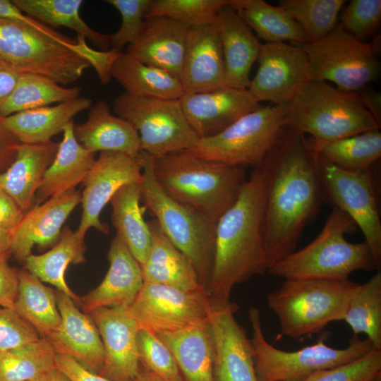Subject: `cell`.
I'll return each instance as SVG.
<instances>
[{
  "label": "cell",
  "instance_id": "6da1fadb",
  "mask_svg": "<svg viewBox=\"0 0 381 381\" xmlns=\"http://www.w3.org/2000/svg\"><path fill=\"white\" fill-rule=\"evenodd\" d=\"M260 169L265 180V244L270 268L296 250L324 200L318 157L305 135L286 125L279 129Z\"/></svg>",
  "mask_w": 381,
  "mask_h": 381
},
{
  "label": "cell",
  "instance_id": "7a4b0ae2",
  "mask_svg": "<svg viewBox=\"0 0 381 381\" xmlns=\"http://www.w3.org/2000/svg\"><path fill=\"white\" fill-rule=\"evenodd\" d=\"M265 217L263 174L261 169H253L236 201L217 223L208 289L213 306L229 305L234 286L268 271Z\"/></svg>",
  "mask_w": 381,
  "mask_h": 381
},
{
  "label": "cell",
  "instance_id": "3957f363",
  "mask_svg": "<svg viewBox=\"0 0 381 381\" xmlns=\"http://www.w3.org/2000/svg\"><path fill=\"white\" fill-rule=\"evenodd\" d=\"M152 171L171 198L217 222L236 201L248 179L244 168L186 150L152 157Z\"/></svg>",
  "mask_w": 381,
  "mask_h": 381
},
{
  "label": "cell",
  "instance_id": "277c9868",
  "mask_svg": "<svg viewBox=\"0 0 381 381\" xmlns=\"http://www.w3.org/2000/svg\"><path fill=\"white\" fill-rule=\"evenodd\" d=\"M358 229L344 211L332 207L319 234L310 243L271 266L268 272L287 279L346 281L357 270H380L365 241L351 243L347 234Z\"/></svg>",
  "mask_w": 381,
  "mask_h": 381
},
{
  "label": "cell",
  "instance_id": "5b68a950",
  "mask_svg": "<svg viewBox=\"0 0 381 381\" xmlns=\"http://www.w3.org/2000/svg\"><path fill=\"white\" fill-rule=\"evenodd\" d=\"M140 202L169 241L190 261L207 291L213 267L217 222L171 198L152 171V157L140 151Z\"/></svg>",
  "mask_w": 381,
  "mask_h": 381
},
{
  "label": "cell",
  "instance_id": "8992f818",
  "mask_svg": "<svg viewBox=\"0 0 381 381\" xmlns=\"http://www.w3.org/2000/svg\"><path fill=\"white\" fill-rule=\"evenodd\" d=\"M285 125L323 141L380 129L381 126L357 92L341 90L316 79L307 82L287 104Z\"/></svg>",
  "mask_w": 381,
  "mask_h": 381
},
{
  "label": "cell",
  "instance_id": "52a82bcc",
  "mask_svg": "<svg viewBox=\"0 0 381 381\" xmlns=\"http://www.w3.org/2000/svg\"><path fill=\"white\" fill-rule=\"evenodd\" d=\"M75 39L47 26L0 18V58L20 73L47 77L61 85L80 78L90 64L73 50Z\"/></svg>",
  "mask_w": 381,
  "mask_h": 381
},
{
  "label": "cell",
  "instance_id": "ba28073f",
  "mask_svg": "<svg viewBox=\"0 0 381 381\" xmlns=\"http://www.w3.org/2000/svg\"><path fill=\"white\" fill-rule=\"evenodd\" d=\"M355 284L349 279H287L267 295V303L278 318L282 334L299 339L343 320Z\"/></svg>",
  "mask_w": 381,
  "mask_h": 381
},
{
  "label": "cell",
  "instance_id": "9c48e42d",
  "mask_svg": "<svg viewBox=\"0 0 381 381\" xmlns=\"http://www.w3.org/2000/svg\"><path fill=\"white\" fill-rule=\"evenodd\" d=\"M248 315L258 381H303L318 371L356 360L375 348L368 338L361 339L354 335L344 349L330 347L320 339L297 351L280 350L265 338L260 310L251 307Z\"/></svg>",
  "mask_w": 381,
  "mask_h": 381
},
{
  "label": "cell",
  "instance_id": "30bf717a",
  "mask_svg": "<svg viewBox=\"0 0 381 381\" xmlns=\"http://www.w3.org/2000/svg\"><path fill=\"white\" fill-rule=\"evenodd\" d=\"M296 44L307 55L313 79L332 82L339 90L358 92L379 75L380 35L361 42L339 23L319 40Z\"/></svg>",
  "mask_w": 381,
  "mask_h": 381
},
{
  "label": "cell",
  "instance_id": "8fae6325",
  "mask_svg": "<svg viewBox=\"0 0 381 381\" xmlns=\"http://www.w3.org/2000/svg\"><path fill=\"white\" fill-rule=\"evenodd\" d=\"M286 109L287 104L262 105L219 133L200 138L186 151L230 166L260 169L279 129L285 125Z\"/></svg>",
  "mask_w": 381,
  "mask_h": 381
},
{
  "label": "cell",
  "instance_id": "7c38bea8",
  "mask_svg": "<svg viewBox=\"0 0 381 381\" xmlns=\"http://www.w3.org/2000/svg\"><path fill=\"white\" fill-rule=\"evenodd\" d=\"M113 110L135 128L141 151L154 158L190 150L200 139L188 123L179 99L124 92L114 99Z\"/></svg>",
  "mask_w": 381,
  "mask_h": 381
},
{
  "label": "cell",
  "instance_id": "4fadbf2b",
  "mask_svg": "<svg viewBox=\"0 0 381 381\" xmlns=\"http://www.w3.org/2000/svg\"><path fill=\"white\" fill-rule=\"evenodd\" d=\"M318 164L324 202L344 211L355 222L375 260L381 265L379 186L374 169L347 171L318 157Z\"/></svg>",
  "mask_w": 381,
  "mask_h": 381
},
{
  "label": "cell",
  "instance_id": "5bb4252c",
  "mask_svg": "<svg viewBox=\"0 0 381 381\" xmlns=\"http://www.w3.org/2000/svg\"><path fill=\"white\" fill-rule=\"evenodd\" d=\"M128 309L140 328L158 334L207 322L214 307L205 289L186 291L144 282Z\"/></svg>",
  "mask_w": 381,
  "mask_h": 381
},
{
  "label": "cell",
  "instance_id": "9a60e30c",
  "mask_svg": "<svg viewBox=\"0 0 381 381\" xmlns=\"http://www.w3.org/2000/svg\"><path fill=\"white\" fill-rule=\"evenodd\" d=\"M258 68L247 88L258 103L288 104L300 89L313 80L305 52L296 44L284 42L261 44Z\"/></svg>",
  "mask_w": 381,
  "mask_h": 381
},
{
  "label": "cell",
  "instance_id": "2e32d148",
  "mask_svg": "<svg viewBox=\"0 0 381 381\" xmlns=\"http://www.w3.org/2000/svg\"><path fill=\"white\" fill-rule=\"evenodd\" d=\"M142 171L138 156L111 151L100 152L83 183L82 214L76 231L85 236L90 229L95 228L108 234L107 224L100 220L103 208L122 186L140 183Z\"/></svg>",
  "mask_w": 381,
  "mask_h": 381
},
{
  "label": "cell",
  "instance_id": "e0dca14e",
  "mask_svg": "<svg viewBox=\"0 0 381 381\" xmlns=\"http://www.w3.org/2000/svg\"><path fill=\"white\" fill-rule=\"evenodd\" d=\"M99 333L104 365L98 373L114 381H132L140 370L137 335L140 327L128 307H102L88 313Z\"/></svg>",
  "mask_w": 381,
  "mask_h": 381
},
{
  "label": "cell",
  "instance_id": "ac0fdd59",
  "mask_svg": "<svg viewBox=\"0 0 381 381\" xmlns=\"http://www.w3.org/2000/svg\"><path fill=\"white\" fill-rule=\"evenodd\" d=\"M213 307L214 381H258L250 339L234 317L238 305Z\"/></svg>",
  "mask_w": 381,
  "mask_h": 381
},
{
  "label": "cell",
  "instance_id": "d6986e66",
  "mask_svg": "<svg viewBox=\"0 0 381 381\" xmlns=\"http://www.w3.org/2000/svg\"><path fill=\"white\" fill-rule=\"evenodd\" d=\"M179 101L188 123L199 138L219 133L262 106L247 89L226 85L208 92L185 93Z\"/></svg>",
  "mask_w": 381,
  "mask_h": 381
},
{
  "label": "cell",
  "instance_id": "ffe728a7",
  "mask_svg": "<svg viewBox=\"0 0 381 381\" xmlns=\"http://www.w3.org/2000/svg\"><path fill=\"white\" fill-rule=\"evenodd\" d=\"M81 193L75 189L51 198L32 206L25 212L11 233V255L19 262L32 254L35 245L41 248L54 246L59 241L64 224L80 203Z\"/></svg>",
  "mask_w": 381,
  "mask_h": 381
},
{
  "label": "cell",
  "instance_id": "44dd1931",
  "mask_svg": "<svg viewBox=\"0 0 381 381\" xmlns=\"http://www.w3.org/2000/svg\"><path fill=\"white\" fill-rule=\"evenodd\" d=\"M56 296L61 322L44 338L56 353L70 356L99 373L104 365V350L96 325L69 296L58 290Z\"/></svg>",
  "mask_w": 381,
  "mask_h": 381
},
{
  "label": "cell",
  "instance_id": "7402d4cb",
  "mask_svg": "<svg viewBox=\"0 0 381 381\" xmlns=\"http://www.w3.org/2000/svg\"><path fill=\"white\" fill-rule=\"evenodd\" d=\"M179 79L185 93L208 92L225 85L222 45L214 23L188 27Z\"/></svg>",
  "mask_w": 381,
  "mask_h": 381
},
{
  "label": "cell",
  "instance_id": "603a6c76",
  "mask_svg": "<svg viewBox=\"0 0 381 381\" xmlns=\"http://www.w3.org/2000/svg\"><path fill=\"white\" fill-rule=\"evenodd\" d=\"M107 259L109 267L104 279L80 298L81 308L87 314L102 307H128L144 282L140 265L116 234Z\"/></svg>",
  "mask_w": 381,
  "mask_h": 381
},
{
  "label": "cell",
  "instance_id": "cb8c5ba5",
  "mask_svg": "<svg viewBox=\"0 0 381 381\" xmlns=\"http://www.w3.org/2000/svg\"><path fill=\"white\" fill-rule=\"evenodd\" d=\"M188 27L167 17L145 18L141 31L126 53L179 78Z\"/></svg>",
  "mask_w": 381,
  "mask_h": 381
},
{
  "label": "cell",
  "instance_id": "d4e9b609",
  "mask_svg": "<svg viewBox=\"0 0 381 381\" xmlns=\"http://www.w3.org/2000/svg\"><path fill=\"white\" fill-rule=\"evenodd\" d=\"M214 24L222 45L225 85L247 89L250 70L261 46L259 39L230 2L218 11Z\"/></svg>",
  "mask_w": 381,
  "mask_h": 381
},
{
  "label": "cell",
  "instance_id": "484cf974",
  "mask_svg": "<svg viewBox=\"0 0 381 381\" xmlns=\"http://www.w3.org/2000/svg\"><path fill=\"white\" fill-rule=\"evenodd\" d=\"M74 135L79 143L94 153L111 151L137 157L141 151L135 128L112 114L109 104L102 99L91 107L84 123L74 125Z\"/></svg>",
  "mask_w": 381,
  "mask_h": 381
},
{
  "label": "cell",
  "instance_id": "4316f807",
  "mask_svg": "<svg viewBox=\"0 0 381 381\" xmlns=\"http://www.w3.org/2000/svg\"><path fill=\"white\" fill-rule=\"evenodd\" d=\"M73 121L63 131L62 140L51 165L46 170L37 190L35 205L75 189L83 183L93 166L95 153L86 150L76 140Z\"/></svg>",
  "mask_w": 381,
  "mask_h": 381
},
{
  "label": "cell",
  "instance_id": "83f0119b",
  "mask_svg": "<svg viewBox=\"0 0 381 381\" xmlns=\"http://www.w3.org/2000/svg\"><path fill=\"white\" fill-rule=\"evenodd\" d=\"M147 224L151 243L141 265L143 281L186 291L205 289L190 261L164 235L157 222L153 219Z\"/></svg>",
  "mask_w": 381,
  "mask_h": 381
},
{
  "label": "cell",
  "instance_id": "f1b7e54d",
  "mask_svg": "<svg viewBox=\"0 0 381 381\" xmlns=\"http://www.w3.org/2000/svg\"><path fill=\"white\" fill-rule=\"evenodd\" d=\"M59 143L51 140L20 144L11 164L0 174V188L25 212L32 207L42 179L56 154Z\"/></svg>",
  "mask_w": 381,
  "mask_h": 381
},
{
  "label": "cell",
  "instance_id": "f546056e",
  "mask_svg": "<svg viewBox=\"0 0 381 381\" xmlns=\"http://www.w3.org/2000/svg\"><path fill=\"white\" fill-rule=\"evenodd\" d=\"M92 107V100L78 97L54 106L20 111L4 117L8 129L21 144L47 143L63 132L78 114Z\"/></svg>",
  "mask_w": 381,
  "mask_h": 381
},
{
  "label": "cell",
  "instance_id": "4dcf8cb0",
  "mask_svg": "<svg viewBox=\"0 0 381 381\" xmlns=\"http://www.w3.org/2000/svg\"><path fill=\"white\" fill-rule=\"evenodd\" d=\"M157 335L171 351L183 381H214V344L210 320Z\"/></svg>",
  "mask_w": 381,
  "mask_h": 381
},
{
  "label": "cell",
  "instance_id": "1f68e13d",
  "mask_svg": "<svg viewBox=\"0 0 381 381\" xmlns=\"http://www.w3.org/2000/svg\"><path fill=\"white\" fill-rule=\"evenodd\" d=\"M85 250V236L66 226L50 250L40 255L31 254L25 260V269L80 303V298L67 284L65 274L70 264L86 261Z\"/></svg>",
  "mask_w": 381,
  "mask_h": 381
},
{
  "label": "cell",
  "instance_id": "d6a6232c",
  "mask_svg": "<svg viewBox=\"0 0 381 381\" xmlns=\"http://www.w3.org/2000/svg\"><path fill=\"white\" fill-rule=\"evenodd\" d=\"M111 76L125 92L143 97L180 99L185 91L180 79L123 53L115 61Z\"/></svg>",
  "mask_w": 381,
  "mask_h": 381
},
{
  "label": "cell",
  "instance_id": "836d02e7",
  "mask_svg": "<svg viewBox=\"0 0 381 381\" xmlns=\"http://www.w3.org/2000/svg\"><path fill=\"white\" fill-rule=\"evenodd\" d=\"M140 202V183L122 186L109 201L112 208L111 223L116 235L141 266L148 254L151 235L147 222L143 218Z\"/></svg>",
  "mask_w": 381,
  "mask_h": 381
},
{
  "label": "cell",
  "instance_id": "e575fe53",
  "mask_svg": "<svg viewBox=\"0 0 381 381\" xmlns=\"http://www.w3.org/2000/svg\"><path fill=\"white\" fill-rule=\"evenodd\" d=\"M311 150L321 159L347 171L374 169L381 157L380 129L363 132L346 138L323 141L307 138Z\"/></svg>",
  "mask_w": 381,
  "mask_h": 381
},
{
  "label": "cell",
  "instance_id": "d590c367",
  "mask_svg": "<svg viewBox=\"0 0 381 381\" xmlns=\"http://www.w3.org/2000/svg\"><path fill=\"white\" fill-rule=\"evenodd\" d=\"M230 5L258 39L266 42H309L301 26L279 6L269 4L263 0H230Z\"/></svg>",
  "mask_w": 381,
  "mask_h": 381
},
{
  "label": "cell",
  "instance_id": "8d00e7d4",
  "mask_svg": "<svg viewBox=\"0 0 381 381\" xmlns=\"http://www.w3.org/2000/svg\"><path fill=\"white\" fill-rule=\"evenodd\" d=\"M18 280L13 310L41 337H46L56 329L61 322L56 291L44 285L25 268L19 270Z\"/></svg>",
  "mask_w": 381,
  "mask_h": 381
},
{
  "label": "cell",
  "instance_id": "74e56055",
  "mask_svg": "<svg viewBox=\"0 0 381 381\" xmlns=\"http://www.w3.org/2000/svg\"><path fill=\"white\" fill-rule=\"evenodd\" d=\"M23 13L37 21L52 26H63L88 39L106 50L111 47V35L92 29L80 17L82 0H11Z\"/></svg>",
  "mask_w": 381,
  "mask_h": 381
},
{
  "label": "cell",
  "instance_id": "f35d334b",
  "mask_svg": "<svg viewBox=\"0 0 381 381\" xmlns=\"http://www.w3.org/2000/svg\"><path fill=\"white\" fill-rule=\"evenodd\" d=\"M80 92L78 86L64 87L44 76L20 73L16 87L0 107V116L64 102L80 97Z\"/></svg>",
  "mask_w": 381,
  "mask_h": 381
},
{
  "label": "cell",
  "instance_id": "ab89813d",
  "mask_svg": "<svg viewBox=\"0 0 381 381\" xmlns=\"http://www.w3.org/2000/svg\"><path fill=\"white\" fill-rule=\"evenodd\" d=\"M354 335L365 334L381 350V272L356 283L350 292L344 320Z\"/></svg>",
  "mask_w": 381,
  "mask_h": 381
},
{
  "label": "cell",
  "instance_id": "60d3db41",
  "mask_svg": "<svg viewBox=\"0 0 381 381\" xmlns=\"http://www.w3.org/2000/svg\"><path fill=\"white\" fill-rule=\"evenodd\" d=\"M56 353L44 337L0 353V381H28L55 368Z\"/></svg>",
  "mask_w": 381,
  "mask_h": 381
},
{
  "label": "cell",
  "instance_id": "b9f144b4",
  "mask_svg": "<svg viewBox=\"0 0 381 381\" xmlns=\"http://www.w3.org/2000/svg\"><path fill=\"white\" fill-rule=\"evenodd\" d=\"M345 0H279L284 8L301 26L309 42L327 35L338 23Z\"/></svg>",
  "mask_w": 381,
  "mask_h": 381
},
{
  "label": "cell",
  "instance_id": "7bdbcfd3",
  "mask_svg": "<svg viewBox=\"0 0 381 381\" xmlns=\"http://www.w3.org/2000/svg\"><path fill=\"white\" fill-rule=\"evenodd\" d=\"M230 0H151L145 18L162 16L188 27L214 23L218 11Z\"/></svg>",
  "mask_w": 381,
  "mask_h": 381
},
{
  "label": "cell",
  "instance_id": "ee69618b",
  "mask_svg": "<svg viewBox=\"0 0 381 381\" xmlns=\"http://www.w3.org/2000/svg\"><path fill=\"white\" fill-rule=\"evenodd\" d=\"M137 349L143 368L167 380H183L171 351L156 334L140 328Z\"/></svg>",
  "mask_w": 381,
  "mask_h": 381
},
{
  "label": "cell",
  "instance_id": "f6af8a7d",
  "mask_svg": "<svg viewBox=\"0 0 381 381\" xmlns=\"http://www.w3.org/2000/svg\"><path fill=\"white\" fill-rule=\"evenodd\" d=\"M380 0H351L340 16L339 23L359 41L373 38L380 26Z\"/></svg>",
  "mask_w": 381,
  "mask_h": 381
},
{
  "label": "cell",
  "instance_id": "bcb514c9",
  "mask_svg": "<svg viewBox=\"0 0 381 381\" xmlns=\"http://www.w3.org/2000/svg\"><path fill=\"white\" fill-rule=\"evenodd\" d=\"M381 376V350L371 349L349 363L318 371L303 381H376Z\"/></svg>",
  "mask_w": 381,
  "mask_h": 381
},
{
  "label": "cell",
  "instance_id": "7dc6e473",
  "mask_svg": "<svg viewBox=\"0 0 381 381\" xmlns=\"http://www.w3.org/2000/svg\"><path fill=\"white\" fill-rule=\"evenodd\" d=\"M105 2L113 6L121 14V26L117 32L111 35L110 49L122 52L123 47L131 43L141 31L151 0H107Z\"/></svg>",
  "mask_w": 381,
  "mask_h": 381
},
{
  "label": "cell",
  "instance_id": "c3c4849f",
  "mask_svg": "<svg viewBox=\"0 0 381 381\" xmlns=\"http://www.w3.org/2000/svg\"><path fill=\"white\" fill-rule=\"evenodd\" d=\"M40 338L37 332L13 310L0 306V353Z\"/></svg>",
  "mask_w": 381,
  "mask_h": 381
},
{
  "label": "cell",
  "instance_id": "681fc988",
  "mask_svg": "<svg viewBox=\"0 0 381 381\" xmlns=\"http://www.w3.org/2000/svg\"><path fill=\"white\" fill-rule=\"evenodd\" d=\"M75 39V43L73 50L95 68L100 83L104 85H107L112 78L113 66L123 52H116L111 49L98 51L91 48L83 36L77 35Z\"/></svg>",
  "mask_w": 381,
  "mask_h": 381
},
{
  "label": "cell",
  "instance_id": "f907efd6",
  "mask_svg": "<svg viewBox=\"0 0 381 381\" xmlns=\"http://www.w3.org/2000/svg\"><path fill=\"white\" fill-rule=\"evenodd\" d=\"M11 256L10 251L0 254V306L13 310L18 294L19 270L10 265Z\"/></svg>",
  "mask_w": 381,
  "mask_h": 381
},
{
  "label": "cell",
  "instance_id": "816d5d0a",
  "mask_svg": "<svg viewBox=\"0 0 381 381\" xmlns=\"http://www.w3.org/2000/svg\"><path fill=\"white\" fill-rule=\"evenodd\" d=\"M55 368L71 381H114L87 368L73 357L56 353Z\"/></svg>",
  "mask_w": 381,
  "mask_h": 381
},
{
  "label": "cell",
  "instance_id": "f5cc1de1",
  "mask_svg": "<svg viewBox=\"0 0 381 381\" xmlns=\"http://www.w3.org/2000/svg\"><path fill=\"white\" fill-rule=\"evenodd\" d=\"M24 214L14 200L0 188V229L11 234Z\"/></svg>",
  "mask_w": 381,
  "mask_h": 381
},
{
  "label": "cell",
  "instance_id": "db71d44e",
  "mask_svg": "<svg viewBox=\"0 0 381 381\" xmlns=\"http://www.w3.org/2000/svg\"><path fill=\"white\" fill-rule=\"evenodd\" d=\"M20 144L4 124V117L0 116V174L13 162Z\"/></svg>",
  "mask_w": 381,
  "mask_h": 381
},
{
  "label": "cell",
  "instance_id": "11a10c76",
  "mask_svg": "<svg viewBox=\"0 0 381 381\" xmlns=\"http://www.w3.org/2000/svg\"><path fill=\"white\" fill-rule=\"evenodd\" d=\"M20 73L0 58V107L16 87Z\"/></svg>",
  "mask_w": 381,
  "mask_h": 381
},
{
  "label": "cell",
  "instance_id": "9f6ffc18",
  "mask_svg": "<svg viewBox=\"0 0 381 381\" xmlns=\"http://www.w3.org/2000/svg\"><path fill=\"white\" fill-rule=\"evenodd\" d=\"M0 18L25 23L37 28L47 25L26 15L9 0H0Z\"/></svg>",
  "mask_w": 381,
  "mask_h": 381
},
{
  "label": "cell",
  "instance_id": "6f0895ef",
  "mask_svg": "<svg viewBox=\"0 0 381 381\" xmlns=\"http://www.w3.org/2000/svg\"><path fill=\"white\" fill-rule=\"evenodd\" d=\"M365 109L381 125V94L380 92L364 87L357 92Z\"/></svg>",
  "mask_w": 381,
  "mask_h": 381
},
{
  "label": "cell",
  "instance_id": "680465c9",
  "mask_svg": "<svg viewBox=\"0 0 381 381\" xmlns=\"http://www.w3.org/2000/svg\"><path fill=\"white\" fill-rule=\"evenodd\" d=\"M132 381H183L181 380H167L160 376L157 375L156 374L148 371L147 370L143 368L140 366V370L138 375Z\"/></svg>",
  "mask_w": 381,
  "mask_h": 381
},
{
  "label": "cell",
  "instance_id": "91938a15",
  "mask_svg": "<svg viewBox=\"0 0 381 381\" xmlns=\"http://www.w3.org/2000/svg\"><path fill=\"white\" fill-rule=\"evenodd\" d=\"M11 234L0 229V254L10 251Z\"/></svg>",
  "mask_w": 381,
  "mask_h": 381
},
{
  "label": "cell",
  "instance_id": "94428289",
  "mask_svg": "<svg viewBox=\"0 0 381 381\" xmlns=\"http://www.w3.org/2000/svg\"><path fill=\"white\" fill-rule=\"evenodd\" d=\"M48 381H71L61 372L54 368L49 373Z\"/></svg>",
  "mask_w": 381,
  "mask_h": 381
},
{
  "label": "cell",
  "instance_id": "6125c7cd",
  "mask_svg": "<svg viewBox=\"0 0 381 381\" xmlns=\"http://www.w3.org/2000/svg\"><path fill=\"white\" fill-rule=\"evenodd\" d=\"M48 375H49V373L41 375L38 377H36L35 379L30 380L28 381H48Z\"/></svg>",
  "mask_w": 381,
  "mask_h": 381
},
{
  "label": "cell",
  "instance_id": "be15d7a7",
  "mask_svg": "<svg viewBox=\"0 0 381 381\" xmlns=\"http://www.w3.org/2000/svg\"><path fill=\"white\" fill-rule=\"evenodd\" d=\"M376 381H380V380H376Z\"/></svg>",
  "mask_w": 381,
  "mask_h": 381
}]
</instances>
